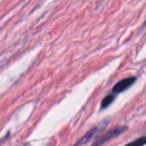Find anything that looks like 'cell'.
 Segmentation results:
<instances>
[{
  "instance_id": "obj_1",
  "label": "cell",
  "mask_w": 146,
  "mask_h": 146,
  "mask_svg": "<svg viewBox=\"0 0 146 146\" xmlns=\"http://www.w3.org/2000/svg\"><path fill=\"white\" fill-rule=\"evenodd\" d=\"M126 129H127V127H126V126H119V127H116V128H114V129L109 130V131H107L106 133H104L103 135L99 136V137L96 139V141L94 142L91 146H101V145H103L105 142L109 141V140L112 139V138H115V137H117V136H119L120 134L123 133Z\"/></svg>"
},
{
  "instance_id": "obj_2",
  "label": "cell",
  "mask_w": 146,
  "mask_h": 146,
  "mask_svg": "<svg viewBox=\"0 0 146 146\" xmlns=\"http://www.w3.org/2000/svg\"><path fill=\"white\" fill-rule=\"evenodd\" d=\"M136 77L132 76V77H127V78H124V79L120 80L118 81L117 83L114 85V87L112 88V93L113 94H118V93H121V92L125 91L126 89L130 87V86L133 85V83L135 82Z\"/></svg>"
},
{
  "instance_id": "obj_3",
  "label": "cell",
  "mask_w": 146,
  "mask_h": 146,
  "mask_svg": "<svg viewBox=\"0 0 146 146\" xmlns=\"http://www.w3.org/2000/svg\"><path fill=\"white\" fill-rule=\"evenodd\" d=\"M98 130H99V127L98 126H96V127L92 128L91 130H89V131L87 132V133L85 134V135L83 136V137H81L79 140H78L77 142H76V144H74L73 146H79L81 145V144H85L87 143L88 141H89L90 139H91L93 136H95V134L98 132Z\"/></svg>"
},
{
  "instance_id": "obj_4",
  "label": "cell",
  "mask_w": 146,
  "mask_h": 146,
  "mask_svg": "<svg viewBox=\"0 0 146 146\" xmlns=\"http://www.w3.org/2000/svg\"><path fill=\"white\" fill-rule=\"evenodd\" d=\"M115 94L113 93H110L108 94L107 96H105V97L103 98V100H102L101 102V109H105L106 107H108V106L110 105V104L112 103V102L114 101V99H115Z\"/></svg>"
},
{
  "instance_id": "obj_5",
  "label": "cell",
  "mask_w": 146,
  "mask_h": 146,
  "mask_svg": "<svg viewBox=\"0 0 146 146\" xmlns=\"http://www.w3.org/2000/svg\"><path fill=\"white\" fill-rule=\"evenodd\" d=\"M146 143V138L145 136H142V137L138 138V139H136L135 141L133 142H130V143L126 144L125 146H143L145 145Z\"/></svg>"
}]
</instances>
